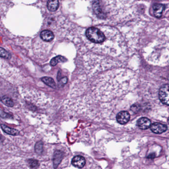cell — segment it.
Masks as SVG:
<instances>
[{
  "label": "cell",
  "instance_id": "16",
  "mask_svg": "<svg viewBox=\"0 0 169 169\" xmlns=\"http://www.w3.org/2000/svg\"><path fill=\"white\" fill-rule=\"evenodd\" d=\"M0 57L8 59L10 58V55L6 49L0 47Z\"/></svg>",
  "mask_w": 169,
  "mask_h": 169
},
{
  "label": "cell",
  "instance_id": "15",
  "mask_svg": "<svg viewBox=\"0 0 169 169\" xmlns=\"http://www.w3.org/2000/svg\"><path fill=\"white\" fill-rule=\"evenodd\" d=\"M35 151L38 154H41L43 152V144L42 141H39L35 145Z\"/></svg>",
  "mask_w": 169,
  "mask_h": 169
},
{
  "label": "cell",
  "instance_id": "11",
  "mask_svg": "<svg viewBox=\"0 0 169 169\" xmlns=\"http://www.w3.org/2000/svg\"><path fill=\"white\" fill-rule=\"evenodd\" d=\"M1 127L2 129V130L5 131V133H7L8 135H13V136H17L19 134V131L18 130L10 128L8 127L6 125L1 124Z\"/></svg>",
  "mask_w": 169,
  "mask_h": 169
},
{
  "label": "cell",
  "instance_id": "7",
  "mask_svg": "<svg viewBox=\"0 0 169 169\" xmlns=\"http://www.w3.org/2000/svg\"><path fill=\"white\" fill-rule=\"evenodd\" d=\"M72 164L74 167L82 168L85 165L86 160L83 156H76L72 160Z\"/></svg>",
  "mask_w": 169,
  "mask_h": 169
},
{
  "label": "cell",
  "instance_id": "17",
  "mask_svg": "<svg viewBox=\"0 0 169 169\" xmlns=\"http://www.w3.org/2000/svg\"><path fill=\"white\" fill-rule=\"evenodd\" d=\"M29 165L32 168H36L39 166V163L38 161L35 160H30Z\"/></svg>",
  "mask_w": 169,
  "mask_h": 169
},
{
  "label": "cell",
  "instance_id": "12",
  "mask_svg": "<svg viewBox=\"0 0 169 169\" xmlns=\"http://www.w3.org/2000/svg\"><path fill=\"white\" fill-rule=\"evenodd\" d=\"M42 81L45 84L51 87L53 89H55L56 88V83L52 78L48 77H44L42 78Z\"/></svg>",
  "mask_w": 169,
  "mask_h": 169
},
{
  "label": "cell",
  "instance_id": "2",
  "mask_svg": "<svg viewBox=\"0 0 169 169\" xmlns=\"http://www.w3.org/2000/svg\"><path fill=\"white\" fill-rule=\"evenodd\" d=\"M160 100L165 105H169V85L163 86L159 92Z\"/></svg>",
  "mask_w": 169,
  "mask_h": 169
},
{
  "label": "cell",
  "instance_id": "14",
  "mask_svg": "<svg viewBox=\"0 0 169 169\" xmlns=\"http://www.w3.org/2000/svg\"><path fill=\"white\" fill-rule=\"evenodd\" d=\"M0 99L3 103L8 106L13 107L14 105V102L13 100L10 97L7 96L3 97L2 98H0Z\"/></svg>",
  "mask_w": 169,
  "mask_h": 169
},
{
  "label": "cell",
  "instance_id": "8",
  "mask_svg": "<svg viewBox=\"0 0 169 169\" xmlns=\"http://www.w3.org/2000/svg\"><path fill=\"white\" fill-rule=\"evenodd\" d=\"M40 37L44 41L51 42L54 39V36L52 32L48 30H45L41 32Z\"/></svg>",
  "mask_w": 169,
  "mask_h": 169
},
{
  "label": "cell",
  "instance_id": "6",
  "mask_svg": "<svg viewBox=\"0 0 169 169\" xmlns=\"http://www.w3.org/2000/svg\"><path fill=\"white\" fill-rule=\"evenodd\" d=\"M137 125L140 129L146 130L151 126V121L147 118L142 117L138 120Z\"/></svg>",
  "mask_w": 169,
  "mask_h": 169
},
{
  "label": "cell",
  "instance_id": "10",
  "mask_svg": "<svg viewBox=\"0 0 169 169\" xmlns=\"http://www.w3.org/2000/svg\"><path fill=\"white\" fill-rule=\"evenodd\" d=\"M48 10L51 12H56L59 7L58 0H49L47 3Z\"/></svg>",
  "mask_w": 169,
  "mask_h": 169
},
{
  "label": "cell",
  "instance_id": "4",
  "mask_svg": "<svg viewBox=\"0 0 169 169\" xmlns=\"http://www.w3.org/2000/svg\"><path fill=\"white\" fill-rule=\"evenodd\" d=\"M150 129L155 134H160L167 130V127L160 123H154L150 126Z\"/></svg>",
  "mask_w": 169,
  "mask_h": 169
},
{
  "label": "cell",
  "instance_id": "5",
  "mask_svg": "<svg viewBox=\"0 0 169 169\" xmlns=\"http://www.w3.org/2000/svg\"><path fill=\"white\" fill-rule=\"evenodd\" d=\"M153 14L156 18H160L162 15L163 12L165 10V6L163 4L155 3L153 6Z\"/></svg>",
  "mask_w": 169,
  "mask_h": 169
},
{
  "label": "cell",
  "instance_id": "18",
  "mask_svg": "<svg viewBox=\"0 0 169 169\" xmlns=\"http://www.w3.org/2000/svg\"><path fill=\"white\" fill-rule=\"evenodd\" d=\"M140 109V105H138V104H134L131 107V110L135 113L139 111Z\"/></svg>",
  "mask_w": 169,
  "mask_h": 169
},
{
  "label": "cell",
  "instance_id": "21",
  "mask_svg": "<svg viewBox=\"0 0 169 169\" xmlns=\"http://www.w3.org/2000/svg\"><path fill=\"white\" fill-rule=\"evenodd\" d=\"M156 1H160V0H156Z\"/></svg>",
  "mask_w": 169,
  "mask_h": 169
},
{
  "label": "cell",
  "instance_id": "19",
  "mask_svg": "<svg viewBox=\"0 0 169 169\" xmlns=\"http://www.w3.org/2000/svg\"><path fill=\"white\" fill-rule=\"evenodd\" d=\"M59 85H64L67 82V78L66 77L63 78L59 81Z\"/></svg>",
  "mask_w": 169,
  "mask_h": 169
},
{
  "label": "cell",
  "instance_id": "13",
  "mask_svg": "<svg viewBox=\"0 0 169 169\" xmlns=\"http://www.w3.org/2000/svg\"><path fill=\"white\" fill-rule=\"evenodd\" d=\"M65 60V58L63 56H58L52 58L50 62V64L51 66H54L60 62H64Z\"/></svg>",
  "mask_w": 169,
  "mask_h": 169
},
{
  "label": "cell",
  "instance_id": "3",
  "mask_svg": "<svg viewBox=\"0 0 169 169\" xmlns=\"http://www.w3.org/2000/svg\"><path fill=\"white\" fill-rule=\"evenodd\" d=\"M130 119V114L128 112L122 111L119 113L116 116V120L122 125L127 123Z\"/></svg>",
  "mask_w": 169,
  "mask_h": 169
},
{
  "label": "cell",
  "instance_id": "20",
  "mask_svg": "<svg viewBox=\"0 0 169 169\" xmlns=\"http://www.w3.org/2000/svg\"><path fill=\"white\" fill-rule=\"evenodd\" d=\"M168 123L169 124V118H168Z\"/></svg>",
  "mask_w": 169,
  "mask_h": 169
},
{
  "label": "cell",
  "instance_id": "1",
  "mask_svg": "<svg viewBox=\"0 0 169 169\" xmlns=\"http://www.w3.org/2000/svg\"><path fill=\"white\" fill-rule=\"evenodd\" d=\"M86 36L90 41L95 44L103 43L105 40L104 33L95 27L88 28L86 31Z\"/></svg>",
  "mask_w": 169,
  "mask_h": 169
},
{
  "label": "cell",
  "instance_id": "9",
  "mask_svg": "<svg viewBox=\"0 0 169 169\" xmlns=\"http://www.w3.org/2000/svg\"><path fill=\"white\" fill-rule=\"evenodd\" d=\"M63 153L62 151L56 150L54 152L53 161H54V165L55 168L57 167L58 165L59 164V163H61V160L63 159Z\"/></svg>",
  "mask_w": 169,
  "mask_h": 169
}]
</instances>
